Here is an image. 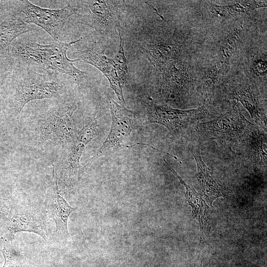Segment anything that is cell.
<instances>
[{"instance_id": "cell-1", "label": "cell", "mask_w": 267, "mask_h": 267, "mask_svg": "<svg viewBox=\"0 0 267 267\" xmlns=\"http://www.w3.org/2000/svg\"><path fill=\"white\" fill-rule=\"evenodd\" d=\"M82 40L69 43L58 41L47 44L29 41L18 42L10 50L11 56L19 64L37 67L50 73L65 74L80 81L86 77V73L74 66L73 63L79 60L69 59L67 52L72 44Z\"/></svg>"}, {"instance_id": "cell-2", "label": "cell", "mask_w": 267, "mask_h": 267, "mask_svg": "<svg viewBox=\"0 0 267 267\" xmlns=\"http://www.w3.org/2000/svg\"><path fill=\"white\" fill-rule=\"evenodd\" d=\"M61 74H41L32 67L18 63L11 75L14 90L11 107L18 124L25 105L30 101L58 98L65 92Z\"/></svg>"}, {"instance_id": "cell-3", "label": "cell", "mask_w": 267, "mask_h": 267, "mask_svg": "<svg viewBox=\"0 0 267 267\" xmlns=\"http://www.w3.org/2000/svg\"><path fill=\"white\" fill-rule=\"evenodd\" d=\"M119 49L114 58L106 56L104 52L98 51L94 44L79 51V61L88 63L100 70L108 79L110 87L116 93L118 99L126 105L123 95V89L128 73L127 59L124 48V41L121 33Z\"/></svg>"}, {"instance_id": "cell-4", "label": "cell", "mask_w": 267, "mask_h": 267, "mask_svg": "<svg viewBox=\"0 0 267 267\" xmlns=\"http://www.w3.org/2000/svg\"><path fill=\"white\" fill-rule=\"evenodd\" d=\"M77 108L74 100L66 99L41 115L36 127L41 139L57 141L62 144L71 143L76 134L72 116Z\"/></svg>"}, {"instance_id": "cell-5", "label": "cell", "mask_w": 267, "mask_h": 267, "mask_svg": "<svg viewBox=\"0 0 267 267\" xmlns=\"http://www.w3.org/2000/svg\"><path fill=\"white\" fill-rule=\"evenodd\" d=\"M147 117L144 124H158L168 131L170 137L182 134L194 123L209 115L205 106L190 110H180L153 102L150 98L145 102Z\"/></svg>"}, {"instance_id": "cell-6", "label": "cell", "mask_w": 267, "mask_h": 267, "mask_svg": "<svg viewBox=\"0 0 267 267\" xmlns=\"http://www.w3.org/2000/svg\"><path fill=\"white\" fill-rule=\"evenodd\" d=\"M79 8L78 1H70L61 8L50 9L40 7L26 0L18 1L15 11L25 14L26 23L34 24L41 27L58 42L66 21L73 15L76 14Z\"/></svg>"}, {"instance_id": "cell-7", "label": "cell", "mask_w": 267, "mask_h": 267, "mask_svg": "<svg viewBox=\"0 0 267 267\" xmlns=\"http://www.w3.org/2000/svg\"><path fill=\"white\" fill-rule=\"evenodd\" d=\"M251 123L236 107L209 122L200 123L196 129L200 139H241Z\"/></svg>"}, {"instance_id": "cell-8", "label": "cell", "mask_w": 267, "mask_h": 267, "mask_svg": "<svg viewBox=\"0 0 267 267\" xmlns=\"http://www.w3.org/2000/svg\"><path fill=\"white\" fill-rule=\"evenodd\" d=\"M111 125L109 133L92 159L119 150L133 129L134 115L124 106L117 104L111 97L109 101Z\"/></svg>"}, {"instance_id": "cell-9", "label": "cell", "mask_w": 267, "mask_h": 267, "mask_svg": "<svg viewBox=\"0 0 267 267\" xmlns=\"http://www.w3.org/2000/svg\"><path fill=\"white\" fill-rule=\"evenodd\" d=\"M77 14L82 22L101 34L118 28V14L111 0L78 1Z\"/></svg>"}, {"instance_id": "cell-10", "label": "cell", "mask_w": 267, "mask_h": 267, "mask_svg": "<svg viewBox=\"0 0 267 267\" xmlns=\"http://www.w3.org/2000/svg\"><path fill=\"white\" fill-rule=\"evenodd\" d=\"M52 176V181L45 199V209L48 218L55 222L56 237L61 240H67L70 238L67 223L68 218L77 208L70 206L61 194L53 164Z\"/></svg>"}, {"instance_id": "cell-11", "label": "cell", "mask_w": 267, "mask_h": 267, "mask_svg": "<svg viewBox=\"0 0 267 267\" xmlns=\"http://www.w3.org/2000/svg\"><path fill=\"white\" fill-rule=\"evenodd\" d=\"M2 224L6 238H12L16 233L28 232L35 233L48 240L46 231L41 219L34 210L28 207H16L10 208L9 214Z\"/></svg>"}, {"instance_id": "cell-12", "label": "cell", "mask_w": 267, "mask_h": 267, "mask_svg": "<svg viewBox=\"0 0 267 267\" xmlns=\"http://www.w3.org/2000/svg\"><path fill=\"white\" fill-rule=\"evenodd\" d=\"M97 123L95 118L88 120L82 128L76 134L67 156L65 166L60 174V179L65 184H70L77 176L82 155L87 144L95 136Z\"/></svg>"}, {"instance_id": "cell-13", "label": "cell", "mask_w": 267, "mask_h": 267, "mask_svg": "<svg viewBox=\"0 0 267 267\" xmlns=\"http://www.w3.org/2000/svg\"><path fill=\"white\" fill-rule=\"evenodd\" d=\"M177 63L162 70L161 92L166 99L180 102L188 95L193 79L190 67L186 64L177 67Z\"/></svg>"}, {"instance_id": "cell-14", "label": "cell", "mask_w": 267, "mask_h": 267, "mask_svg": "<svg viewBox=\"0 0 267 267\" xmlns=\"http://www.w3.org/2000/svg\"><path fill=\"white\" fill-rule=\"evenodd\" d=\"M228 97L229 99L240 102L256 123L266 131V111L253 86L248 83L239 84L228 93Z\"/></svg>"}, {"instance_id": "cell-15", "label": "cell", "mask_w": 267, "mask_h": 267, "mask_svg": "<svg viewBox=\"0 0 267 267\" xmlns=\"http://www.w3.org/2000/svg\"><path fill=\"white\" fill-rule=\"evenodd\" d=\"M142 49L149 61L162 71L169 65L178 62L183 51L181 44L172 42L145 44Z\"/></svg>"}, {"instance_id": "cell-16", "label": "cell", "mask_w": 267, "mask_h": 267, "mask_svg": "<svg viewBox=\"0 0 267 267\" xmlns=\"http://www.w3.org/2000/svg\"><path fill=\"white\" fill-rule=\"evenodd\" d=\"M199 144H190L189 149L195 159L197 178L200 183L203 194L211 203L216 198L222 196V186L214 178L212 171L204 163L201 156Z\"/></svg>"}, {"instance_id": "cell-17", "label": "cell", "mask_w": 267, "mask_h": 267, "mask_svg": "<svg viewBox=\"0 0 267 267\" xmlns=\"http://www.w3.org/2000/svg\"><path fill=\"white\" fill-rule=\"evenodd\" d=\"M19 14L15 11L14 14L0 24V57L11 56L12 42L22 34L33 30Z\"/></svg>"}, {"instance_id": "cell-18", "label": "cell", "mask_w": 267, "mask_h": 267, "mask_svg": "<svg viewBox=\"0 0 267 267\" xmlns=\"http://www.w3.org/2000/svg\"><path fill=\"white\" fill-rule=\"evenodd\" d=\"M207 6L209 15L212 18L223 20L259 7H266L267 3L256 0H240L231 5H220L210 3Z\"/></svg>"}, {"instance_id": "cell-19", "label": "cell", "mask_w": 267, "mask_h": 267, "mask_svg": "<svg viewBox=\"0 0 267 267\" xmlns=\"http://www.w3.org/2000/svg\"><path fill=\"white\" fill-rule=\"evenodd\" d=\"M248 145L250 158L261 164H267V134L265 130L251 124L246 134L241 139Z\"/></svg>"}, {"instance_id": "cell-20", "label": "cell", "mask_w": 267, "mask_h": 267, "mask_svg": "<svg viewBox=\"0 0 267 267\" xmlns=\"http://www.w3.org/2000/svg\"><path fill=\"white\" fill-rule=\"evenodd\" d=\"M164 161L168 168L178 178L181 184L184 186L186 190V200L192 208L193 216L200 223L201 228H203L207 222L208 206L202 196L193 188L187 184L175 170L168 165L165 160Z\"/></svg>"}, {"instance_id": "cell-21", "label": "cell", "mask_w": 267, "mask_h": 267, "mask_svg": "<svg viewBox=\"0 0 267 267\" xmlns=\"http://www.w3.org/2000/svg\"><path fill=\"white\" fill-rule=\"evenodd\" d=\"M250 71L258 77L265 76L267 75V60L265 57L258 58L254 60L250 66Z\"/></svg>"}, {"instance_id": "cell-22", "label": "cell", "mask_w": 267, "mask_h": 267, "mask_svg": "<svg viewBox=\"0 0 267 267\" xmlns=\"http://www.w3.org/2000/svg\"><path fill=\"white\" fill-rule=\"evenodd\" d=\"M4 258L2 267H20L12 251L6 246H4L1 250Z\"/></svg>"}, {"instance_id": "cell-23", "label": "cell", "mask_w": 267, "mask_h": 267, "mask_svg": "<svg viewBox=\"0 0 267 267\" xmlns=\"http://www.w3.org/2000/svg\"><path fill=\"white\" fill-rule=\"evenodd\" d=\"M10 208L5 202L0 200V224L7 216Z\"/></svg>"}]
</instances>
